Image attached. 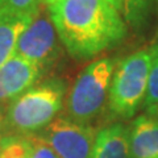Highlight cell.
Masks as SVG:
<instances>
[{
	"label": "cell",
	"mask_w": 158,
	"mask_h": 158,
	"mask_svg": "<svg viewBox=\"0 0 158 158\" xmlns=\"http://www.w3.org/2000/svg\"><path fill=\"white\" fill-rule=\"evenodd\" d=\"M131 158H158V123L138 116L129 128Z\"/></svg>",
	"instance_id": "obj_8"
},
{
	"label": "cell",
	"mask_w": 158,
	"mask_h": 158,
	"mask_svg": "<svg viewBox=\"0 0 158 158\" xmlns=\"http://www.w3.org/2000/svg\"><path fill=\"white\" fill-rule=\"evenodd\" d=\"M90 158H131L129 129L123 124L100 129L96 133Z\"/></svg>",
	"instance_id": "obj_9"
},
{
	"label": "cell",
	"mask_w": 158,
	"mask_h": 158,
	"mask_svg": "<svg viewBox=\"0 0 158 158\" xmlns=\"http://www.w3.org/2000/svg\"><path fill=\"white\" fill-rule=\"evenodd\" d=\"M42 69L28 59L13 56L0 69V102L16 99L34 86Z\"/></svg>",
	"instance_id": "obj_7"
},
{
	"label": "cell",
	"mask_w": 158,
	"mask_h": 158,
	"mask_svg": "<svg viewBox=\"0 0 158 158\" xmlns=\"http://www.w3.org/2000/svg\"><path fill=\"white\" fill-rule=\"evenodd\" d=\"M63 96L65 85L57 79L33 86L13 99L7 112V123L25 135L44 129L62 108Z\"/></svg>",
	"instance_id": "obj_3"
},
{
	"label": "cell",
	"mask_w": 158,
	"mask_h": 158,
	"mask_svg": "<svg viewBox=\"0 0 158 158\" xmlns=\"http://www.w3.org/2000/svg\"><path fill=\"white\" fill-rule=\"evenodd\" d=\"M0 158H29L25 137H8L0 144Z\"/></svg>",
	"instance_id": "obj_13"
},
{
	"label": "cell",
	"mask_w": 158,
	"mask_h": 158,
	"mask_svg": "<svg viewBox=\"0 0 158 158\" xmlns=\"http://www.w3.org/2000/svg\"><path fill=\"white\" fill-rule=\"evenodd\" d=\"M58 2H59V0H44V3H45L48 7L52 6V4H56V3H58Z\"/></svg>",
	"instance_id": "obj_19"
},
{
	"label": "cell",
	"mask_w": 158,
	"mask_h": 158,
	"mask_svg": "<svg viewBox=\"0 0 158 158\" xmlns=\"http://www.w3.org/2000/svg\"><path fill=\"white\" fill-rule=\"evenodd\" d=\"M106 2L112 6L115 9H117L118 12H123V4H124V0H106Z\"/></svg>",
	"instance_id": "obj_16"
},
{
	"label": "cell",
	"mask_w": 158,
	"mask_h": 158,
	"mask_svg": "<svg viewBox=\"0 0 158 158\" xmlns=\"http://www.w3.org/2000/svg\"><path fill=\"white\" fill-rule=\"evenodd\" d=\"M96 133L85 123L56 117L38 135L59 158H90Z\"/></svg>",
	"instance_id": "obj_5"
},
{
	"label": "cell",
	"mask_w": 158,
	"mask_h": 158,
	"mask_svg": "<svg viewBox=\"0 0 158 158\" xmlns=\"http://www.w3.org/2000/svg\"><path fill=\"white\" fill-rule=\"evenodd\" d=\"M44 0H0V9L34 16L42 7Z\"/></svg>",
	"instance_id": "obj_15"
},
{
	"label": "cell",
	"mask_w": 158,
	"mask_h": 158,
	"mask_svg": "<svg viewBox=\"0 0 158 158\" xmlns=\"http://www.w3.org/2000/svg\"><path fill=\"white\" fill-rule=\"evenodd\" d=\"M152 0H124L123 15L132 28L140 29L146 21Z\"/></svg>",
	"instance_id": "obj_11"
},
{
	"label": "cell",
	"mask_w": 158,
	"mask_h": 158,
	"mask_svg": "<svg viewBox=\"0 0 158 158\" xmlns=\"http://www.w3.org/2000/svg\"><path fill=\"white\" fill-rule=\"evenodd\" d=\"M153 54L154 46L142 49L124 58L117 66L108 95L113 115L129 118L144 104Z\"/></svg>",
	"instance_id": "obj_2"
},
{
	"label": "cell",
	"mask_w": 158,
	"mask_h": 158,
	"mask_svg": "<svg viewBox=\"0 0 158 158\" xmlns=\"http://www.w3.org/2000/svg\"><path fill=\"white\" fill-rule=\"evenodd\" d=\"M145 112H146L148 116H150L153 120H156V121L158 123V106L153 107V108H150V110H148V111H145Z\"/></svg>",
	"instance_id": "obj_17"
},
{
	"label": "cell",
	"mask_w": 158,
	"mask_h": 158,
	"mask_svg": "<svg viewBox=\"0 0 158 158\" xmlns=\"http://www.w3.org/2000/svg\"><path fill=\"white\" fill-rule=\"evenodd\" d=\"M58 38L49 8L41 7L20 36L15 56L28 59L44 70L58 56Z\"/></svg>",
	"instance_id": "obj_6"
},
{
	"label": "cell",
	"mask_w": 158,
	"mask_h": 158,
	"mask_svg": "<svg viewBox=\"0 0 158 158\" xmlns=\"http://www.w3.org/2000/svg\"><path fill=\"white\" fill-rule=\"evenodd\" d=\"M33 17L0 9V69L15 56L19 38Z\"/></svg>",
	"instance_id": "obj_10"
},
{
	"label": "cell",
	"mask_w": 158,
	"mask_h": 158,
	"mask_svg": "<svg viewBox=\"0 0 158 158\" xmlns=\"http://www.w3.org/2000/svg\"><path fill=\"white\" fill-rule=\"evenodd\" d=\"M113 73L115 63L112 59L100 58L79 74L67 102V110L73 120L86 124L100 113L110 95Z\"/></svg>",
	"instance_id": "obj_4"
},
{
	"label": "cell",
	"mask_w": 158,
	"mask_h": 158,
	"mask_svg": "<svg viewBox=\"0 0 158 158\" xmlns=\"http://www.w3.org/2000/svg\"><path fill=\"white\" fill-rule=\"evenodd\" d=\"M158 106V45H154V54L148 78V87L144 100L145 111Z\"/></svg>",
	"instance_id": "obj_12"
},
{
	"label": "cell",
	"mask_w": 158,
	"mask_h": 158,
	"mask_svg": "<svg viewBox=\"0 0 158 158\" xmlns=\"http://www.w3.org/2000/svg\"><path fill=\"white\" fill-rule=\"evenodd\" d=\"M2 129H3V118H2V115H0V144H2V141L4 140V138H3V132H2Z\"/></svg>",
	"instance_id": "obj_18"
},
{
	"label": "cell",
	"mask_w": 158,
	"mask_h": 158,
	"mask_svg": "<svg viewBox=\"0 0 158 158\" xmlns=\"http://www.w3.org/2000/svg\"><path fill=\"white\" fill-rule=\"evenodd\" d=\"M29 158H59L38 133H27L25 136Z\"/></svg>",
	"instance_id": "obj_14"
},
{
	"label": "cell",
	"mask_w": 158,
	"mask_h": 158,
	"mask_svg": "<svg viewBox=\"0 0 158 158\" xmlns=\"http://www.w3.org/2000/svg\"><path fill=\"white\" fill-rule=\"evenodd\" d=\"M48 8L59 40L75 58L95 57L127 34L120 12L106 0H59Z\"/></svg>",
	"instance_id": "obj_1"
}]
</instances>
